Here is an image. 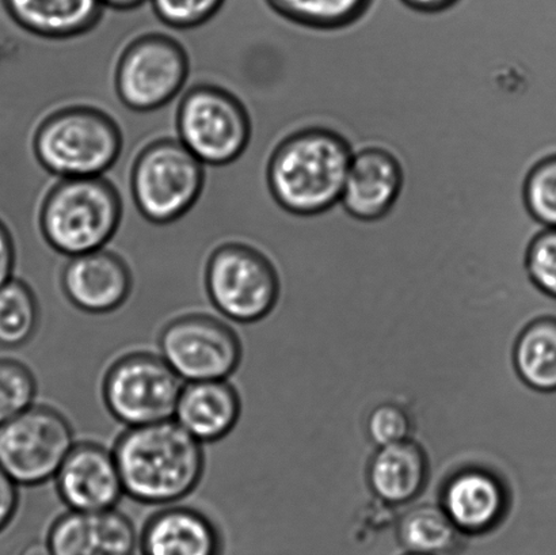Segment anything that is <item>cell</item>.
<instances>
[{"label": "cell", "mask_w": 556, "mask_h": 555, "mask_svg": "<svg viewBox=\"0 0 556 555\" xmlns=\"http://www.w3.org/2000/svg\"><path fill=\"white\" fill-rule=\"evenodd\" d=\"M463 537L441 505H419L403 515L397 526V541L406 553L454 555Z\"/></svg>", "instance_id": "7402d4cb"}, {"label": "cell", "mask_w": 556, "mask_h": 555, "mask_svg": "<svg viewBox=\"0 0 556 555\" xmlns=\"http://www.w3.org/2000/svg\"><path fill=\"white\" fill-rule=\"evenodd\" d=\"M353 149L340 203L356 219L378 220L400 199L405 172L400 157L384 146L368 143Z\"/></svg>", "instance_id": "4fadbf2b"}, {"label": "cell", "mask_w": 556, "mask_h": 555, "mask_svg": "<svg viewBox=\"0 0 556 555\" xmlns=\"http://www.w3.org/2000/svg\"><path fill=\"white\" fill-rule=\"evenodd\" d=\"M40 308L29 286L11 279L0 287V345L21 346L36 333Z\"/></svg>", "instance_id": "cb8c5ba5"}, {"label": "cell", "mask_w": 556, "mask_h": 555, "mask_svg": "<svg viewBox=\"0 0 556 555\" xmlns=\"http://www.w3.org/2000/svg\"><path fill=\"white\" fill-rule=\"evenodd\" d=\"M204 165L178 139H161L139 152L130 172V193L140 215L154 225L181 219L198 203Z\"/></svg>", "instance_id": "5b68a950"}, {"label": "cell", "mask_w": 556, "mask_h": 555, "mask_svg": "<svg viewBox=\"0 0 556 555\" xmlns=\"http://www.w3.org/2000/svg\"><path fill=\"white\" fill-rule=\"evenodd\" d=\"M354 154L345 135L305 125L283 136L266 163V187L283 211L315 215L340 203Z\"/></svg>", "instance_id": "6da1fadb"}, {"label": "cell", "mask_w": 556, "mask_h": 555, "mask_svg": "<svg viewBox=\"0 0 556 555\" xmlns=\"http://www.w3.org/2000/svg\"><path fill=\"white\" fill-rule=\"evenodd\" d=\"M514 361L521 382L538 393L556 391V317L530 320L517 337Z\"/></svg>", "instance_id": "44dd1931"}, {"label": "cell", "mask_w": 556, "mask_h": 555, "mask_svg": "<svg viewBox=\"0 0 556 555\" xmlns=\"http://www.w3.org/2000/svg\"><path fill=\"white\" fill-rule=\"evenodd\" d=\"M206 293L223 317L255 324L274 312L280 298V276L271 260L247 243L228 242L206 261Z\"/></svg>", "instance_id": "52a82bcc"}, {"label": "cell", "mask_w": 556, "mask_h": 555, "mask_svg": "<svg viewBox=\"0 0 556 555\" xmlns=\"http://www.w3.org/2000/svg\"><path fill=\"white\" fill-rule=\"evenodd\" d=\"M281 18L313 29H340L362 18L374 0H266Z\"/></svg>", "instance_id": "603a6c76"}, {"label": "cell", "mask_w": 556, "mask_h": 555, "mask_svg": "<svg viewBox=\"0 0 556 555\" xmlns=\"http://www.w3.org/2000/svg\"><path fill=\"white\" fill-rule=\"evenodd\" d=\"M144 555H216L219 534L200 510L168 507L155 514L141 537Z\"/></svg>", "instance_id": "d6986e66"}, {"label": "cell", "mask_w": 556, "mask_h": 555, "mask_svg": "<svg viewBox=\"0 0 556 555\" xmlns=\"http://www.w3.org/2000/svg\"><path fill=\"white\" fill-rule=\"evenodd\" d=\"M116 119L101 109L76 105L49 114L33 138L43 171L60 179L103 177L123 152Z\"/></svg>", "instance_id": "277c9868"}, {"label": "cell", "mask_w": 556, "mask_h": 555, "mask_svg": "<svg viewBox=\"0 0 556 555\" xmlns=\"http://www.w3.org/2000/svg\"><path fill=\"white\" fill-rule=\"evenodd\" d=\"M74 445L73 427L51 406L33 405L0 424V467L18 485L53 480Z\"/></svg>", "instance_id": "30bf717a"}, {"label": "cell", "mask_w": 556, "mask_h": 555, "mask_svg": "<svg viewBox=\"0 0 556 555\" xmlns=\"http://www.w3.org/2000/svg\"><path fill=\"white\" fill-rule=\"evenodd\" d=\"M122 219V195L103 177L60 179L40 211L43 239L68 258L105 249Z\"/></svg>", "instance_id": "3957f363"}, {"label": "cell", "mask_w": 556, "mask_h": 555, "mask_svg": "<svg viewBox=\"0 0 556 555\" xmlns=\"http://www.w3.org/2000/svg\"><path fill=\"white\" fill-rule=\"evenodd\" d=\"M112 451L125 494L141 504H176L203 480V444L174 420L127 428Z\"/></svg>", "instance_id": "7a4b0ae2"}, {"label": "cell", "mask_w": 556, "mask_h": 555, "mask_svg": "<svg viewBox=\"0 0 556 555\" xmlns=\"http://www.w3.org/2000/svg\"><path fill=\"white\" fill-rule=\"evenodd\" d=\"M402 2L421 13H440L452 8L459 0H402Z\"/></svg>", "instance_id": "1f68e13d"}, {"label": "cell", "mask_w": 556, "mask_h": 555, "mask_svg": "<svg viewBox=\"0 0 556 555\" xmlns=\"http://www.w3.org/2000/svg\"><path fill=\"white\" fill-rule=\"evenodd\" d=\"M11 477L0 467V531L14 518L18 508V489Z\"/></svg>", "instance_id": "f546056e"}, {"label": "cell", "mask_w": 556, "mask_h": 555, "mask_svg": "<svg viewBox=\"0 0 556 555\" xmlns=\"http://www.w3.org/2000/svg\"><path fill=\"white\" fill-rule=\"evenodd\" d=\"M105 8L117 11H129L138 9L139 5L144 4L147 0H101Z\"/></svg>", "instance_id": "d6a6232c"}, {"label": "cell", "mask_w": 556, "mask_h": 555, "mask_svg": "<svg viewBox=\"0 0 556 555\" xmlns=\"http://www.w3.org/2000/svg\"><path fill=\"white\" fill-rule=\"evenodd\" d=\"M37 382L20 362L0 361V424L35 405Z\"/></svg>", "instance_id": "484cf974"}, {"label": "cell", "mask_w": 556, "mask_h": 555, "mask_svg": "<svg viewBox=\"0 0 556 555\" xmlns=\"http://www.w3.org/2000/svg\"><path fill=\"white\" fill-rule=\"evenodd\" d=\"M157 20L172 29L188 30L214 18L225 0H150Z\"/></svg>", "instance_id": "83f0119b"}, {"label": "cell", "mask_w": 556, "mask_h": 555, "mask_svg": "<svg viewBox=\"0 0 556 555\" xmlns=\"http://www.w3.org/2000/svg\"><path fill=\"white\" fill-rule=\"evenodd\" d=\"M18 555H53V553L48 543L33 542L30 545L22 548Z\"/></svg>", "instance_id": "836d02e7"}, {"label": "cell", "mask_w": 556, "mask_h": 555, "mask_svg": "<svg viewBox=\"0 0 556 555\" xmlns=\"http://www.w3.org/2000/svg\"><path fill=\"white\" fill-rule=\"evenodd\" d=\"M525 268L539 291L556 299V227H542L531 238Z\"/></svg>", "instance_id": "4316f807"}, {"label": "cell", "mask_w": 556, "mask_h": 555, "mask_svg": "<svg viewBox=\"0 0 556 555\" xmlns=\"http://www.w3.org/2000/svg\"><path fill=\"white\" fill-rule=\"evenodd\" d=\"M441 508L463 535H484L503 524L509 494L492 471L470 467L445 483Z\"/></svg>", "instance_id": "9a60e30c"}, {"label": "cell", "mask_w": 556, "mask_h": 555, "mask_svg": "<svg viewBox=\"0 0 556 555\" xmlns=\"http://www.w3.org/2000/svg\"><path fill=\"white\" fill-rule=\"evenodd\" d=\"M368 433L379 447L405 442L412 433L410 417L400 405L381 404L370 413Z\"/></svg>", "instance_id": "f1b7e54d"}, {"label": "cell", "mask_w": 556, "mask_h": 555, "mask_svg": "<svg viewBox=\"0 0 556 555\" xmlns=\"http://www.w3.org/2000/svg\"><path fill=\"white\" fill-rule=\"evenodd\" d=\"M241 413V396L228 379L201 380L184 383L173 420L201 444H210L227 438Z\"/></svg>", "instance_id": "e0dca14e"}, {"label": "cell", "mask_w": 556, "mask_h": 555, "mask_svg": "<svg viewBox=\"0 0 556 555\" xmlns=\"http://www.w3.org/2000/svg\"><path fill=\"white\" fill-rule=\"evenodd\" d=\"M160 355L185 383L223 380L241 366L242 342L225 320L189 314L162 329Z\"/></svg>", "instance_id": "8fae6325"}, {"label": "cell", "mask_w": 556, "mask_h": 555, "mask_svg": "<svg viewBox=\"0 0 556 555\" xmlns=\"http://www.w3.org/2000/svg\"><path fill=\"white\" fill-rule=\"evenodd\" d=\"M132 286L128 264L106 248L71 257L62 274L67 301L89 314L116 312L128 301Z\"/></svg>", "instance_id": "5bb4252c"}, {"label": "cell", "mask_w": 556, "mask_h": 555, "mask_svg": "<svg viewBox=\"0 0 556 555\" xmlns=\"http://www.w3.org/2000/svg\"><path fill=\"white\" fill-rule=\"evenodd\" d=\"M522 198L532 219L556 227V150L546 152L528 172Z\"/></svg>", "instance_id": "d4e9b609"}, {"label": "cell", "mask_w": 556, "mask_h": 555, "mask_svg": "<svg viewBox=\"0 0 556 555\" xmlns=\"http://www.w3.org/2000/svg\"><path fill=\"white\" fill-rule=\"evenodd\" d=\"M405 555H422V554L406 553Z\"/></svg>", "instance_id": "e575fe53"}, {"label": "cell", "mask_w": 556, "mask_h": 555, "mask_svg": "<svg viewBox=\"0 0 556 555\" xmlns=\"http://www.w3.org/2000/svg\"><path fill=\"white\" fill-rule=\"evenodd\" d=\"M48 545L53 555H132L136 531L128 516L116 508L68 509L52 525Z\"/></svg>", "instance_id": "2e32d148"}, {"label": "cell", "mask_w": 556, "mask_h": 555, "mask_svg": "<svg viewBox=\"0 0 556 555\" xmlns=\"http://www.w3.org/2000/svg\"><path fill=\"white\" fill-rule=\"evenodd\" d=\"M178 140L204 166L231 165L252 141V117L244 103L225 87L198 85L179 102Z\"/></svg>", "instance_id": "8992f818"}, {"label": "cell", "mask_w": 556, "mask_h": 555, "mask_svg": "<svg viewBox=\"0 0 556 555\" xmlns=\"http://www.w3.org/2000/svg\"><path fill=\"white\" fill-rule=\"evenodd\" d=\"M184 383L161 355L128 353L103 378V404L127 428L173 420Z\"/></svg>", "instance_id": "ba28073f"}, {"label": "cell", "mask_w": 556, "mask_h": 555, "mask_svg": "<svg viewBox=\"0 0 556 555\" xmlns=\"http://www.w3.org/2000/svg\"><path fill=\"white\" fill-rule=\"evenodd\" d=\"M189 70L181 42L162 33H149L124 49L114 74V89L129 111H160L182 91Z\"/></svg>", "instance_id": "9c48e42d"}, {"label": "cell", "mask_w": 556, "mask_h": 555, "mask_svg": "<svg viewBox=\"0 0 556 555\" xmlns=\"http://www.w3.org/2000/svg\"><path fill=\"white\" fill-rule=\"evenodd\" d=\"M15 265V248L8 227L0 222V287L11 280Z\"/></svg>", "instance_id": "4dcf8cb0"}, {"label": "cell", "mask_w": 556, "mask_h": 555, "mask_svg": "<svg viewBox=\"0 0 556 555\" xmlns=\"http://www.w3.org/2000/svg\"><path fill=\"white\" fill-rule=\"evenodd\" d=\"M16 25L47 40H70L100 24L101 0H3Z\"/></svg>", "instance_id": "ac0fdd59"}, {"label": "cell", "mask_w": 556, "mask_h": 555, "mask_svg": "<svg viewBox=\"0 0 556 555\" xmlns=\"http://www.w3.org/2000/svg\"><path fill=\"white\" fill-rule=\"evenodd\" d=\"M53 480L71 510L114 509L125 494L113 451L91 442L75 443Z\"/></svg>", "instance_id": "7c38bea8"}, {"label": "cell", "mask_w": 556, "mask_h": 555, "mask_svg": "<svg viewBox=\"0 0 556 555\" xmlns=\"http://www.w3.org/2000/svg\"><path fill=\"white\" fill-rule=\"evenodd\" d=\"M429 478V461L421 445L408 439L405 442L379 447L370 461V489L381 502L402 505L413 502Z\"/></svg>", "instance_id": "ffe728a7"}]
</instances>
